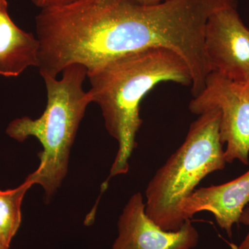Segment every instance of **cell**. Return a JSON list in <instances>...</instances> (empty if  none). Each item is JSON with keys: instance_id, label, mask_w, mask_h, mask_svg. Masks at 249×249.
Instances as JSON below:
<instances>
[{"instance_id": "obj_3", "label": "cell", "mask_w": 249, "mask_h": 249, "mask_svg": "<svg viewBox=\"0 0 249 249\" xmlns=\"http://www.w3.org/2000/svg\"><path fill=\"white\" fill-rule=\"evenodd\" d=\"M58 79L44 75L47 103L43 114L33 119L23 116L11 121L6 132L11 138L23 142L34 137L40 142V163L26 179L40 185L49 199L61 186L68 171L72 145L87 107L92 103L83 84L88 70L83 65H71Z\"/></svg>"}, {"instance_id": "obj_5", "label": "cell", "mask_w": 249, "mask_h": 249, "mask_svg": "<svg viewBox=\"0 0 249 249\" xmlns=\"http://www.w3.org/2000/svg\"><path fill=\"white\" fill-rule=\"evenodd\" d=\"M212 109L220 112L219 136L226 161L249 164V85L242 84L217 72L206 78L204 88L189 104L193 114Z\"/></svg>"}, {"instance_id": "obj_11", "label": "cell", "mask_w": 249, "mask_h": 249, "mask_svg": "<svg viewBox=\"0 0 249 249\" xmlns=\"http://www.w3.org/2000/svg\"><path fill=\"white\" fill-rule=\"evenodd\" d=\"M31 1L41 9H45L70 4L75 0H31Z\"/></svg>"}, {"instance_id": "obj_6", "label": "cell", "mask_w": 249, "mask_h": 249, "mask_svg": "<svg viewBox=\"0 0 249 249\" xmlns=\"http://www.w3.org/2000/svg\"><path fill=\"white\" fill-rule=\"evenodd\" d=\"M204 45L212 71L249 85V29L241 19L237 1L210 16Z\"/></svg>"}, {"instance_id": "obj_1", "label": "cell", "mask_w": 249, "mask_h": 249, "mask_svg": "<svg viewBox=\"0 0 249 249\" xmlns=\"http://www.w3.org/2000/svg\"><path fill=\"white\" fill-rule=\"evenodd\" d=\"M221 0H169L145 6L136 0H75L42 9L36 18L41 76L57 78L66 67L88 71L133 52L163 47L176 52L193 83L211 71L204 45L210 16Z\"/></svg>"}, {"instance_id": "obj_4", "label": "cell", "mask_w": 249, "mask_h": 249, "mask_svg": "<svg viewBox=\"0 0 249 249\" xmlns=\"http://www.w3.org/2000/svg\"><path fill=\"white\" fill-rule=\"evenodd\" d=\"M192 123L183 143L156 172L145 191V213L159 227L176 231L186 222L183 201L210 174L225 168L220 112L212 109Z\"/></svg>"}, {"instance_id": "obj_10", "label": "cell", "mask_w": 249, "mask_h": 249, "mask_svg": "<svg viewBox=\"0 0 249 249\" xmlns=\"http://www.w3.org/2000/svg\"><path fill=\"white\" fill-rule=\"evenodd\" d=\"M32 186L34 184L26 179L14 189L0 191V241L7 249L20 227L23 199Z\"/></svg>"}, {"instance_id": "obj_7", "label": "cell", "mask_w": 249, "mask_h": 249, "mask_svg": "<svg viewBox=\"0 0 249 249\" xmlns=\"http://www.w3.org/2000/svg\"><path fill=\"white\" fill-rule=\"evenodd\" d=\"M199 233L191 219L176 231H167L147 215L142 193L131 196L118 221L112 249H193Z\"/></svg>"}, {"instance_id": "obj_13", "label": "cell", "mask_w": 249, "mask_h": 249, "mask_svg": "<svg viewBox=\"0 0 249 249\" xmlns=\"http://www.w3.org/2000/svg\"><path fill=\"white\" fill-rule=\"evenodd\" d=\"M139 3L145 6H153V5L160 4V3L169 1V0H136Z\"/></svg>"}, {"instance_id": "obj_2", "label": "cell", "mask_w": 249, "mask_h": 249, "mask_svg": "<svg viewBox=\"0 0 249 249\" xmlns=\"http://www.w3.org/2000/svg\"><path fill=\"white\" fill-rule=\"evenodd\" d=\"M92 103L101 108L105 125L119 144L109 178L128 173L142 127L140 106L161 83L192 85L191 70L176 52L153 47L126 54L88 71Z\"/></svg>"}, {"instance_id": "obj_8", "label": "cell", "mask_w": 249, "mask_h": 249, "mask_svg": "<svg viewBox=\"0 0 249 249\" xmlns=\"http://www.w3.org/2000/svg\"><path fill=\"white\" fill-rule=\"evenodd\" d=\"M249 204V170L229 182L197 188L183 201L181 212L185 221L197 213H211L218 226L231 237L233 226L240 223Z\"/></svg>"}, {"instance_id": "obj_14", "label": "cell", "mask_w": 249, "mask_h": 249, "mask_svg": "<svg viewBox=\"0 0 249 249\" xmlns=\"http://www.w3.org/2000/svg\"><path fill=\"white\" fill-rule=\"evenodd\" d=\"M0 249H9L6 248V247H5L4 245H2V243H1V241H0Z\"/></svg>"}, {"instance_id": "obj_12", "label": "cell", "mask_w": 249, "mask_h": 249, "mask_svg": "<svg viewBox=\"0 0 249 249\" xmlns=\"http://www.w3.org/2000/svg\"><path fill=\"white\" fill-rule=\"evenodd\" d=\"M240 223L247 226L249 227V231L245 239L242 241V243L240 244L237 249H249V206H247L244 209L243 212L241 214Z\"/></svg>"}, {"instance_id": "obj_9", "label": "cell", "mask_w": 249, "mask_h": 249, "mask_svg": "<svg viewBox=\"0 0 249 249\" xmlns=\"http://www.w3.org/2000/svg\"><path fill=\"white\" fill-rule=\"evenodd\" d=\"M7 0H0V76L15 78L31 67H38L40 42L32 33L15 24Z\"/></svg>"}]
</instances>
